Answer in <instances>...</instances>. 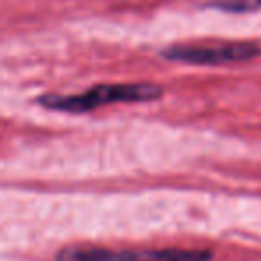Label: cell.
Listing matches in <instances>:
<instances>
[{"label":"cell","instance_id":"cell-1","mask_svg":"<svg viewBox=\"0 0 261 261\" xmlns=\"http://www.w3.org/2000/svg\"><path fill=\"white\" fill-rule=\"evenodd\" d=\"M163 95V88L150 83L98 84L79 95H43L40 104L65 113H86L115 102H152Z\"/></svg>","mask_w":261,"mask_h":261},{"label":"cell","instance_id":"cell-2","mask_svg":"<svg viewBox=\"0 0 261 261\" xmlns=\"http://www.w3.org/2000/svg\"><path fill=\"white\" fill-rule=\"evenodd\" d=\"M213 252L206 249H106L73 245L56 254V261H210Z\"/></svg>","mask_w":261,"mask_h":261},{"label":"cell","instance_id":"cell-3","mask_svg":"<svg viewBox=\"0 0 261 261\" xmlns=\"http://www.w3.org/2000/svg\"><path fill=\"white\" fill-rule=\"evenodd\" d=\"M261 48L250 41H227L215 45H174L161 50L168 61L188 65H225V63L250 61L259 56Z\"/></svg>","mask_w":261,"mask_h":261},{"label":"cell","instance_id":"cell-4","mask_svg":"<svg viewBox=\"0 0 261 261\" xmlns=\"http://www.w3.org/2000/svg\"><path fill=\"white\" fill-rule=\"evenodd\" d=\"M211 6L227 13H250L261 9V0H220Z\"/></svg>","mask_w":261,"mask_h":261}]
</instances>
